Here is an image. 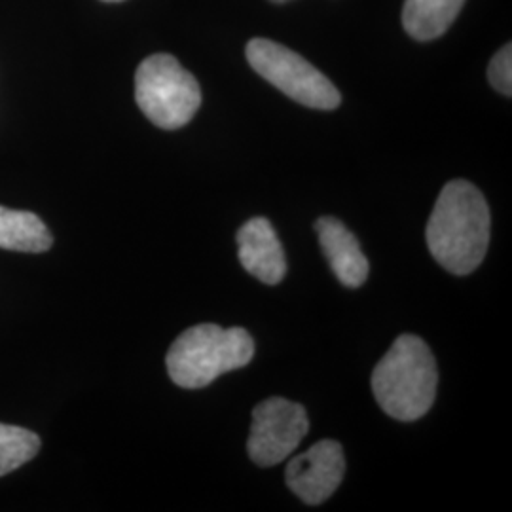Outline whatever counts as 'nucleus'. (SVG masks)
<instances>
[{
	"label": "nucleus",
	"mask_w": 512,
	"mask_h": 512,
	"mask_svg": "<svg viewBox=\"0 0 512 512\" xmlns=\"http://www.w3.org/2000/svg\"><path fill=\"white\" fill-rule=\"evenodd\" d=\"M490 228V207L482 192L469 181H450L427 222L429 253L450 274H471L486 256Z\"/></svg>",
	"instance_id": "1"
},
{
	"label": "nucleus",
	"mask_w": 512,
	"mask_h": 512,
	"mask_svg": "<svg viewBox=\"0 0 512 512\" xmlns=\"http://www.w3.org/2000/svg\"><path fill=\"white\" fill-rule=\"evenodd\" d=\"M439 370L429 346L416 334L399 336L372 372V393L387 416L423 418L437 397Z\"/></svg>",
	"instance_id": "2"
},
{
	"label": "nucleus",
	"mask_w": 512,
	"mask_h": 512,
	"mask_svg": "<svg viewBox=\"0 0 512 512\" xmlns=\"http://www.w3.org/2000/svg\"><path fill=\"white\" fill-rule=\"evenodd\" d=\"M255 340L241 327L222 329L213 323L184 330L165 357L167 374L184 389H202L219 376L249 365Z\"/></svg>",
	"instance_id": "3"
},
{
	"label": "nucleus",
	"mask_w": 512,
	"mask_h": 512,
	"mask_svg": "<svg viewBox=\"0 0 512 512\" xmlns=\"http://www.w3.org/2000/svg\"><path fill=\"white\" fill-rule=\"evenodd\" d=\"M135 101L154 126L179 129L200 109L202 88L173 55L154 54L135 73Z\"/></svg>",
	"instance_id": "4"
},
{
	"label": "nucleus",
	"mask_w": 512,
	"mask_h": 512,
	"mask_svg": "<svg viewBox=\"0 0 512 512\" xmlns=\"http://www.w3.org/2000/svg\"><path fill=\"white\" fill-rule=\"evenodd\" d=\"M245 55L256 73L296 103L317 110L340 107L342 95L338 88L291 48L268 38H253Z\"/></svg>",
	"instance_id": "5"
},
{
	"label": "nucleus",
	"mask_w": 512,
	"mask_h": 512,
	"mask_svg": "<svg viewBox=\"0 0 512 512\" xmlns=\"http://www.w3.org/2000/svg\"><path fill=\"white\" fill-rule=\"evenodd\" d=\"M310 431L308 412L302 404L272 397L253 410L247 452L258 467H274L293 456Z\"/></svg>",
	"instance_id": "6"
},
{
	"label": "nucleus",
	"mask_w": 512,
	"mask_h": 512,
	"mask_svg": "<svg viewBox=\"0 0 512 512\" xmlns=\"http://www.w3.org/2000/svg\"><path fill=\"white\" fill-rule=\"evenodd\" d=\"M346 475V458L342 444L321 440L308 452L289 461L285 480L287 486L306 505H321L338 490Z\"/></svg>",
	"instance_id": "7"
},
{
	"label": "nucleus",
	"mask_w": 512,
	"mask_h": 512,
	"mask_svg": "<svg viewBox=\"0 0 512 512\" xmlns=\"http://www.w3.org/2000/svg\"><path fill=\"white\" fill-rule=\"evenodd\" d=\"M238 256L241 266L266 285H277L287 275V256L266 217L247 220L238 230Z\"/></svg>",
	"instance_id": "8"
},
{
	"label": "nucleus",
	"mask_w": 512,
	"mask_h": 512,
	"mask_svg": "<svg viewBox=\"0 0 512 512\" xmlns=\"http://www.w3.org/2000/svg\"><path fill=\"white\" fill-rule=\"evenodd\" d=\"M315 232L319 236L321 251L327 256L338 281L348 289H359L365 285L370 264L346 224L334 217H321L315 222Z\"/></svg>",
	"instance_id": "9"
},
{
	"label": "nucleus",
	"mask_w": 512,
	"mask_h": 512,
	"mask_svg": "<svg viewBox=\"0 0 512 512\" xmlns=\"http://www.w3.org/2000/svg\"><path fill=\"white\" fill-rule=\"evenodd\" d=\"M54 238L48 226L29 211L0 205V249L16 253H46Z\"/></svg>",
	"instance_id": "10"
},
{
	"label": "nucleus",
	"mask_w": 512,
	"mask_h": 512,
	"mask_svg": "<svg viewBox=\"0 0 512 512\" xmlns=\"http://www.w3.org/2000/svg\"><path fill=\"white\" fill-rule=\"evenodd\" d=\"M465 0H406L403 25L416 40H433L450 29L463 8Z\"/></svg>",
	"instance_id": "11"
},
{
	"label": "nucleus",
	"mask_w": 512,
	"mask_h": 512,
	"mask_svg": "<svg viewBox=\"0 0 512 512\" xmlns=\"http://www.w3.org/2000/svg\"><path fill=\"white\" fill-rule=\"evenodd\" d=\"M40 450L37 433L18 425L0 423V476L8 475L29 463Z\"/></svg>",
	"instance_id": "12"
},
{
	"label": "nucleus",
	"mask_w": 512,
	"mask_h": 512,
	"mask_svg": "<svg viewBox=\"0 0 512 512\" xmlns=\"http://www.w3.org/2000/svg\"><path fill=\"white\" fill-rule=\"evenodd\" d=\"M488 80L495 90L507 97L512 95V48L511 44H505L488 67Z\"/></svg>",
	"instance_id": "13"
},
{
	"label": "nucleus",
	"mask_w": 512,
	"mask_h": 512,
	"mask_svg": "<svg viewBox=\"0 0 512 512\" xmlns=\"http://www.w3.org/2000/svg\"><path fill=\"white\" fill-rule=\"evenodd\" d=\"M275 4H285V2H289V0H272Z\"/></svg>",
	"instance_id": "14"
},
{
	"label": "nucleus",
	"mask_w": 512,
	"mask_h": 512,
	"mask_svg": "<svg viewBox=\"0 0 512 512\" xmlns=\"http://www.w3.org/2000/svg\"><path fill=\"white\" fill-rule=\"evenodd\" d=\"M105 2H122V0H105Z\"/></svg>",
	"instance_id": "15"
}]
</instances>
